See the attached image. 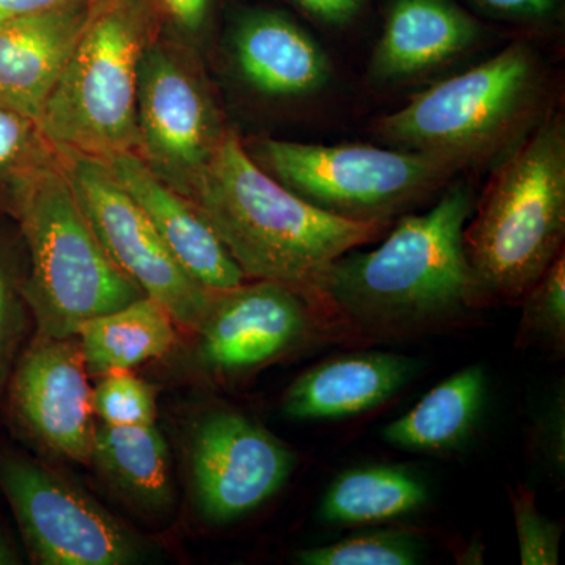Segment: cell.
I'll return each mask as SVG.
<instances>
[{
    "instance_id": "ffe728a7",
    "label": "cell",
    "mask_w": 565,
    "mask_h": 565,
    "mask_svg": "<svg viewBox=\"0 0 565 565\" xmlns=\"http://www.w3.org/2000/svg\"><path fill=\"white\" fill-rule=\"evenodd\" d=\"M489 394L484 366L471 364L424 394L382 429V438L405 452L451 455L470 444L481 424Z\"/></svg>"
},
{
    "instance_id": "ac0fdd59",
    "label": "cell",
    "mask_w": 565,
    "mask_h": 565,
    "mask_svg": "<svg viewBox=\"0 0 565 565\" xmlns=\"http://www.w3.org/2000/svg\"><path fill=\"white\" fill-rule=\"evenodd\" d=\"M481 28L452 0H396L370 63L379 84L419 76L455 61L479 40Z\"/></svg>"
},
{
    "instance_id": "6da1fadb",
    "label": "cell",
    "mask_w": 565,
    "mask_h": 565,
    "mask_svg": "<svg viewBox=\"0 0 565 565\" xmlns=\"http://www.w3.org/2000/svg\"><path fill=\"white\" fill-rule=\"evenodd\" d=\"M473 185L449 182L423 214H404L371 252H345L308 299L333 343H392L470 326L489 307L463 248Z\"/></svg>"
},
{
    "instance_id": "8992f818",
    "label": "cell",
    "mask_w": 565,
    "mask_h": 565,
    "mask_svg": "<svg viewBox=\"0 0 565 565\" xmlns=\"http://www.w3.org/2000/svg\"><path fill=\"white\" fill-rule=\"evenodd\" d=\"M158 35L151 0H95L41 115L52 147L104 161L137 152V76Z\"/></svg>"
},
{
    "instance_id": "5bb4252c",
    "label": "cell",
    "mask_w": 565,
    "mask_h": 565,
    "mask_svg": "<svg viewBox=\"0 0 565 565\" xmlns=\"http://www.w3.org/2000/svg\"><path fill=\"white\" fill-rule=\"evenodd\" d=\"M228 55L245 87L267 99L308 98L332 77L318 41L277 10L241 11L230 29Z\"/></svg>"
},
{
    "instance_id": "e0dca14e",
    "label": "cell",
    "mask_w": 565,
    "mask_h": 565,
    "mask_svg": "<svg viewBox=\"0 0 565 565\" xmlns=\"http://www.w3.org/2000/svg\"><path fill=\"white\" fill-rule=\"evenodd\" d=\"M422 370L412 356L382 351L338 353L294 379L281 414L296 422H333L367 414L396 397Z\"/></svg>"
},
{
    "instance_id": "8fae6325",
    "label": "cell",
    "mask_w": 565,
    "mask_h": 565,
    "mask_svg": "<svg viewBox=\"0 0 565 565\" xmlns=\"http://www.w3.org/2000/svg\"><path fill=\"white\" fill-rule=\"evenodd\" d=\"M184 473L193 511L226 526L258 511L296 470V451L239 408L212 403L184 434Z\"/></svg>"
},
{
    "instance_id": "7402d4cb",
    "label": "cell",
    "mask_w": 565,
    "mask_h": 565,
    "mask_svg": "<svg viewBox=\"0 0 565 565\" xmlns=\"http://www.w3.org/2000/svg\"><path fill=\"white\" fill-rule=\"evenodd\" d=\"M429 501L426 482L399 465L370 463L341 471L327 487L319 519L327 525L381 526L418 514Z\"/></svg>"
},
{
    "instance_id": "83f0119b",
    "label": "cell",
    "mask_w": 565,
    "mask_h": 565,
    "mask_svg": "<svg viewBox=\"0 0 565 565\" xmlns=\"http://www.w3.org/2000/svg\"><path fill=\"white\" fill-rule=\"evenodd\" d=\"M514 515L520 563L523 565H556L563 527L539 511L535 493L525 484L508 487Z\"/></svg>"
},
{
    "instance_id": "2e32d148",
    "label": "cell",
    "mask_w": 565,
    "mask_h": 565,
    "mask_svg": "<svg viewBox=\"0 0 565 565\" xmlns=\"http://www.w3.org/2000/svg\"><path fill=\"white\" fill-rule=\"evenodd\" d=\"M106 162L193 280L211 291L234 288L248 280L192 199L156 177L136 152H122Z\"/></svg>"
},
{
    "instance_id": "d6986e66",
    "label": "cell",
    "mask_w": 565,
    "mask_h": 565,
    "mask_svg": "<svg viewBox=\"0 0 565 565\" xmlns=\"http://www.w3.org/2000/svg\"><path fill=\"white\" fill-rule=\"evenodd\" d=\"M103 486L143 519L161 520L177 504L170 446L154 424L96 422L90 463Z\"/></svg>"
},
{
    "instance_id": "9a60e30c",
    "label": "cell",
    "mask_w": 565,
    "mask_h": 565,
    "mask_svg": "<svg viewBox=\"0 0 565 565\" xmlns=\"http://www.w3.org/2000/svg\"><path fill=\"white\" fill-rule=\"evenodd\" d=\"M93 3L73 0L0 24V106L40 122Z\"/></svg>"
},
{
    "instance_id": "5b68a950",
    "label": "cell",
    "mask_w": 565,
    "mask_h": 565,
    "mask_svg": "<svg viewBox=\"0 0 565 565\" xmlns=\"http://www.w3.org/2000/svg\"><path fill=\"white\" fill-rule=\"evenodd\" d=\"M9 217L20 230L28 256L24 291L35 333L74 337L82 322L145 296L104 250L57 151L52 161L29 174Z\"/></svg>"
},
{
    "instance_id": "d4e9b609",
    "label": "cell",
    "mask_w": 565,
    "mask_h": 565,
    "mask_svg": "<svg viewBox=\"0 0 565 565\" xmlns=\"http://www.w3.org/2000/svg\"><path fill=\"white\" fill-rule=\"evenodd\" d=\"M522 318L516 349H541L563 359L565 353V256L559 255L520 300Z\"/></svg>"
},
{
    "instance_id": "4fadbf2b",
    "label": "cell",
    "mask_w": 565,
    "mask_h": 565,
    "mask_svg": "<svg viewBox=\"0 0 565 565\" xmlns=\"http://www.w3.org/2000/svg\"><path fill=\"white\" fill-rule=\"evenodd\" d=\"M90 375L74 337L33 332L3 393L10 429L50 462L90 463L96 418Z\"/></svg>"
},
{
    "instance_id": "f546056e",
    "label": "cell",
    "mask_w": 565,
    "mask_h": 565,
    "mask_svg": "<svg viewBox=\"0 0 565 565\" xmlns=\"http://www.w3.org/2000/svg\"><path fill=\"white\" fill-rule=\"evenodd\" d=\"M535 459L556 478L565 475V397L564 388L539 412L530 434Z\"/></svg>"
},
{
    "instance_id": "9c48e42d",
    "label": "cell",
    "mask_w": 565,
    "mask_h": 565,
    "mask_svg": "<svg viewBox=\"0 0 565 565\" xmlns=\"http://www.w3.org/2000/svg\"><path fill=\"white\" fill-rule=\"evenodd\" d=\"M0 492L32 564L132 565L151 556L150 541L50 460L0 449Z\"/></svg>"
},
{
    "instance_id": "4dcf8cb0",
    "label": "cell",
    "mask_w": 565,
    "mask_h": 565,
    "mask_svg": "<svg viewBox=\"0 0 565 565\" xmlns=\"http://www.w3.org/2000/svg\"><path fill=\"white\" fill-rule=\"evenodd\" d=\"M303 13L322 24L341 28L359 17L366 0H291Z\"/></svg>"
},
{
    "instance_id": "ba28073f",
    "label": "cell",
    "mask_w": 565,
    "mask_h": 565,
    "mask_svg": "<svg viewBox=\"0 0 565 565\" xmlns=\"http://www.w3.org/2000/svg\"><path fill=\"white\" fill-rule=\"evenodd\" d=\"M185 334L178 371L211 385L237 384L333 343L326 319L303 292L267 280L212 291L202 319Z\"/></svg>"
},
{
    "instance_id": "7c38bea8",
    "label": "cell",
    "mask_w": 565,
    "mask_h": 565,
    "mask_svg": "<svg viewBox=\"0 0 565 565\" xmlns=\"http://www.w3.org/2000/svg\"><path fill=\"white\" fill-rule=\"evenodd\" d=\"M54 148L81 210L111 262L145 296L169 311L182 333L192 332L206 310L211 289L182 269L109 163L70 148Z\"/></svg>"
},
{
    "instance_id": "4316f807",
    "label": "cell",
    "mask_w": 565,
    "mask_h": 565,
    "mask_svg": "<svg viewBox=\"0 0 565 565\" xmlns=\"http://www.w3.org/2000/svg\"><path fill=\"white\" fill-rule=\"evenodd\" d=\"M93 414L111 426H143L158 418V388L131 371H114L95 379Z\"/></svg>"
},
{
    "instance_id": "52a82bcc",
    "label": "cell",
    "mask_w": 565,
    "mask_h": 565,
    "mask_svg": "<svg viewBox=\"0 0 565 565\" xmlns=\"http://www.w3.org/2000/svg\"><path fill=\"white\" fill-rule=\"evenodd\" d=\"M253 161L319 210L355 222H393L444 191L456 163L411 150L310 145L278 139L245 143Z\"/></svg>"
},
{
    "instance_id": "277c9868",
    "label": "cell",
    "mask_w": 565,
    "mask_h": 565,
    "mask_svg": "<svg viewBox=\"0 0 565 565\" xmlns=\"http://www.w3.org/2000/svg\"><path fill=\"white\" fill-rule=\"evenodd\" d=\"M546 115V68L515 41L475 68L438 82L377 120L374 132L460 170L503 158Z\"/></svg>"
},
{
    "instance_id": "d6a6232c",
    "label": "cell",
    "mask_w": 565,
    "mask_h": 565,
    "mask_svg": "<svg viewBox=\"0 0 565 565\" xmlns=\"http://www.w3.org/2000/svg\"><path fill=\"white\" fill-rule=\"evenodd\" d=\"M68 2L73 0H0V24Z\"/></svg>"
},
{
    "instance_id": "cb8c5ba5",
    "label": "cell",
    "mask_w": 565,
    "mask_h": 565,
    "mask_svg": "<svg viewBox=\"0 0 565 565\" xmlns=\"http://www.w3.org/2000/svg\"><path fill=\"white\" fill-rule=\"evenodd\" d=\"M426 542L405 527L363 526L332 544L294 555L300 565H415L423 563Z\"/></svg>"
},
{
    "instance_id": "836d02e7",
    "label": "cell",
    "mask_w": 565,
    "mask_h": 565,
    "mask_svg": "<svg viewBox=\"0 0 565 565\" xmlns=\"http://www.w3.org/2000/svg\"><path fill=\"white\" fill-rule=\"evenodd\" d=\"M28 559L24 546L18 544L9 526L0 522V565H21Z\"/></svg>"
},
{
    "instance_id": "44dd1931",
    "label": "cell",
    "mask_w": 565,
    "mask_h": 565,
    "mask_svg": "<svg viewBox=\"0 0 565 565\" xmlns=\"http://www.w3.org/2000/svg\"><path fill=\"white\" fill-rule=\"evenodd\" d=\"M178 333L169 311L143 296L82 322L76 338L85 370L90 379H96L163 359L178 344Z\"/></svg>"
},
{
    "instance_id": "7a4b0ae2",
    "label": "cell",
    "mask_w": 565,
    "mask_h": 565,
    "mask_svg": "<svg viewBox=\"0 0 565 565\" xmlns=\"http://www.w3.org/2000/svg\"><path fill=\"white\" fill-rule=\"evenodd\" d=\"M191 199L248 280L281 282L307 297L334 259L393 226L348 221L305 202L253 161L233 129Z\"/></svg>"
},
{
    "instance_id": "3957f363",
    "label": "cell",
    "mask_w": 565,
    "mask_h": 565,
    "mask_svg": "<svg viewBox=\"0 0 565 565\" xmlns=\"http://www.w3.org/2000/svg\"><path fill=\"white\" fill-rule=\"evenodd\" d=\"M565 126L546 114L500 158L476 199L463 248L487 305H519L564 253Z\"/></svg>"
},
{
    "instance_id": "f1b7e54d",
    "label": "cell",
    "mask_w": 565,
    "mask_h": 565,
    "mask_svg": "<svg viewBox=\"0 0 565 565\" xmlns=\"http://www.w3.org/2000/svg\"><path fill=\"white\" fill-rule=\"evenodd\" d=\"M159 35L200 52L210 44L221 0H151Z\"/></svg>"
},
{
    "instance_id": "603a6c76",
    "label": "cell",
    "mask_w": 565,
    "mask_h": 565,
    "mask_svg": "<svg viewBox=\"0 0 565 565\" xmlns=\"http://www.w3.org/2000/svg\"><path fill=\"white\" fill-rule=\"evenodd\" d=\"M28 256L17 223L0 215V404L14 364L35 332L24 282Z\"/></svg>"
},
{
    "instance_id": "1f68e13d",
    "label": "cell",
    "mask_w": 565,
    "mask_h": 565,
    "mask_svg": "<svg viewBox=\"0 0 565 565\" xmlns=\"http://www.w3.org/2000/svg\"><path fill=\"white\" fill-rule=\"evenodd\" d=\"M487 9L512 18L542 20L556 10L557 0H478Z\"/></svg>"
},
{
    "instance_id": "30bf717a",
    "label": "cell",
    "mask_w": 565,
    "mask_h": 565,
    "mask_svg": "<svg viewBox=\"0 0 565 565\" xmlns=\"http://www.w3.org/2000/svg\"><path fill=\"white\" fill-rule=\"evenodd\" d=\"M202 54L158 35L137 76L136 154L189 199L230 131Z\"/></svg>"
},
{
    "instance_id": "484cf974",
    "label": "cell",
    "mask_w": 565,
    "mask_h": 565,
    "mask_svg": "<svg viewBox=\"0 0 565 565\" xmlns=\"http://www.w3.org/2000/svg\"><path fill=\"white\" fill-rule=\"evenodd\" d=\"M55 158V148L40 122L0 106V215L11 204L29 174Z\"/></svg>"
}]
</instances>
